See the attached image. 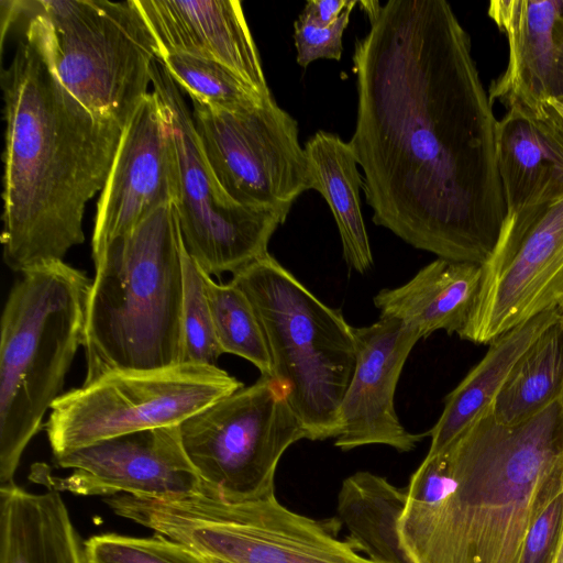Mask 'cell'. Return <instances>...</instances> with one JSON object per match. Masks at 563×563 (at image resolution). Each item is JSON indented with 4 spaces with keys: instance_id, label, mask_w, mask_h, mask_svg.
Wrapping results in <instances>:
<instances>
[{
    "instance_id": "6da1fadb",
    "label": "cell",
    "mask_w": 563,
    "mask_h": 563,
    "mask_svg": "<svg viewBox=\"0 0 563 563\" xmlns=\"http://www.w3.org/2000/svg\"><path fill=\"white\" fill-rule=\"evenodd\" d=\"M356 125L372 220L439 258L485 265L506 217L493 103L445 0L358 1Z\"/></svg>"
},
{
    "instance_id": "7a4b0ae2",
    "label": "cell",
    "mask_w": 563,
    "mask_h": 563,
    "mask_svg": "<svg viewBox=\"0 0 563 563\" xmlns=\"http://www.w3.org/2000/svg\"><path fill=\"white\" fill-rule=\"evenodd\" d=\"M397 522L409 563H519L526 534L563 490V395L532 417L482 413L411 474Z\"/></svg>"
},
{
    "instance_id": "3957f363",
    "label": "cell",
    "mask_w": 563,
    "mask_h": 563,
    "mask_svg": "<svg viewBox=\"0 0 563 563\" xmlns=\"http://www.w3.org/2000/svg\"><path fill=\"white\" fill-rule=\"evenodd\" d=\"M27 20L1 73L4 100L3 260L12 271L63 261L85 240L87 202L101 191L123 126L58 79L42 23Z\"/></svg>"
},
{
    "instance_id": "277c9868",
    "label": "cell",
    "mask_w": 563,
    "mask_h": 563,
    "mask_svg": "<svg viewBox=\"0 0 563 563\" xmlns=\"http://www.w3.org/2000/svg\"><path fill=\"white\" fill-rule=\"evenodd\" d=\"M183 251L175 205H166L93 260L84 384L183 363Z\"/></svg>"
},
{
    "instance_id": "5b68a950",
    "label": "cell",
    "mask_w": 563,
    "mask_h": 563,
    "mask_svg": "<svg viewBox=\"0 0 563 563\" xmlns=\"http://www.w3.org/2000/svg\"><path fill=\"white\" fill-rule=\"evenodd\" d=\"M0 333V486L14 483L21 456L62 395L84 345L92 279L64 261L21 273Z\"/></svg>"
},
{
    "instance_id": "8992f818",
    "label": "cell",
    "mask_w": 563,
    "mask_h": 563,
    "mask_svg": "<svg viewBox=\"0 0 563 563\" xmlns=\"http://www.w3.org/2000/svg\"><path fill=\"white\" fill-rule=\"evenodd\" d=\"M264 331L272 377L288 391L308 440L336 438L339 407L356 365L354 328L269 253L233 274Z\"/></svg>"
},
{
    "instance_id": "52a82bcc",
    "label": "cell",
    "mask_w": 563,
    "mask_h": 563,
    "mask_svg": "<svg viewBox=\"0 0 563 563\" xmlns=\"http://www.w3.org/2000/svg\"><path fill=\"white\" fill-rule=\"evenodd\" d=\"M0 7L2 44L19 20L37 19L65 88L92 113L125 128L150 92L158 57L136 0H1Z\"/></svg>"
},
{
    "instance_id": "ba28073f",
    "label": "cell",
    "mask_w": 563,
    "mask_h": 563,
    "mask_svg": "<svg viewBox=\"0 0 563 563\" xmlns=\"http://www.w3.org/2000/svg\"><path fill=\"white\" fill-rule=\"evenodd\" d=\"M120 517L183 543L220 563H376L336 520H316L283 506L271 494L229 503L203 494L158 499L118 495L106 499Z\"/></svg>"
},
{
    "instance_id": "9c48e42d",
    "label": "cell",
    "mask_w": 563,
    "mask_h": 563,
    "mask_svg": "<svg viewBox=\"0 0 563 563\" xmlns=\"http://www.w3.org/2000/svg\"><path fill=\"white\" fill-rule=\"evenodd\" d=\"M184 450L203 495L229 503L275 494L277 465L308 433L287 388L272 376L213 402L179 424Z\"/></svg>"
},
{
    "instance_id": "30bf717a",
    "label": "cell",
    "mask_w": 563,
    "mask_h": 563,
    "mask_svg": "<svg viewBox=\"0 0 563 563\" xmlns=\"http://www.w3.org/2000/svg\"><path fill=\"white\" fill-rule=\"evenodd\" d=\"M242 387L217 365L117 371L62 394L44 427L58 455L131 432L179 426Z\"/></svg>"
},
{
    "instance_id": "8fae6325",
    "label": "cell",
    "mask_w": 563,
    "mask_h": 563,
    "mask_svg": "<svg viewBox=\"0 0 563 563\" xmlns=\"http://www.w3.org/2000/svg\"><path fill=\"white\" fill-rule=\"evenodd\" d=\"M153 92L173 135L179 172L175 205L187 253L209 276L236 273L268 254V243L286 219L272 211L243 207L222 189L201 151L179 86L156 58Z\"/></svg>"
},
{
    "instance_id": "7c38bea8",
    "label": "cell",
    "mask_w": 563,
    "mask_h": 563,
    "mask_svg": "<svg viewBox=\"0 0 563 563\" xmlns=\"http://www.w3.org/2000/svg\"><path fill=\"white\" fill-rule=\"evenodd\" d=\"M190 100L201 151L227 195L287 219L296 199L312 187L297 121L273 97L234 111Z\"/></svg>"
},
{
    "instance_id": "4fadbf2b",
    "label": "cell",
    "mask_w": 563,
    "mask_h": 563,
    "mask_svg": "<svg viewBox=\"0 0 563 563\" xmlns=\"http://www.w3.org/2000/svg\"><path fill=\"white\" fill-rule=\"evenodd\" d=\"M482 268L477 300L457 334L462 340L489 344L558 307L563 298V198L499 239Z\"/></svg>"
},
{
    "instance_id": "5bb4252c",
    "label": "cell",
    "mask_w": 563,
    "mask_h": 563,
    "mask_svg": "<svg viewBox=\"0 0 563 563\" xmlns=\"http://www.w3.org/2000/svg\"><path fill=\"white\" fill-rule=\"evenodd\" d=\"M53 456L56 466L73 473L56 477L46 465L36 464L32 477L57 492L81 496L123 493L158 499L203 494L201 478L184 450L179 426L131 432Z\"/></svg>"
},
{
    "instance_id": "9a60e30c",
    "label": "cell",
    "mask_w": 563,
    "mask_h": 563,
    "mask_svg": "<svg viewBox=\"0 0 563 563\" xmlns=\"http://www.w3.org/2000/svg\"><path fill=\"white\" fill-rule=\"evenodd\" d=\"M179 172L173 135L150 91L123 133L100 192L91 240L92 260L114 239L166 205H176Z\"/></svg>"
},
{
    "instance_id": "2e32d148",
    "label": "cell",
    "mask_w": 563,
    "mask_h": 563,
    "mask_svg": "<svg viewBox=\"0 0 563 563\" xmlns=\"http://www.w3.org/2000/svg\"><path fill=\"white\" fill-rule=\"evenodd\" d=\"M356 365L338 413L334 445L350 451L380 444L410 452L427 433L409 432L395 409V391L405 363L421 340L404 323L379 318L354 328Z\"/></svg>"
},
{
    "instance_id": "e0dca14e",
    "label": "cell",
    "mask_w": 563,
    "mask_h": 563,
    "mask_svg": "<svg viewBox=\"0 0 563 563\" xmlns=\"http://www.w3.org/2000/svg\"><path fill=\"white\" fill-rule=\"evenodd\" d=\"M158 57L186 54L220 63L271 98L258 49L238 0H136Z\"/></svg>"
},
{
    "instance_id": "ac0fdd59",
    "label": "cell",
    "mask_w": 563,
    "mask_h": 563,
    "mask_svg": "<svg viewBox=\"0 0 563 563\" xmlns=\"http://www.w3.org/2000/svg\"><path fill=\"white\" fill-rule=\"evenodd\" d=\"M496 159L506 205L503 236L563 198V120L550 107L543 114L508 109L496 124Z\"/></svg>"
},
{
    "instance_id": "d6986e66",
    "label": "cell",
    "mask_w": 563,
    "mask_h": 563,
    "mask_svg": "<svg viewBox=\"0 0 563 563\" xmlns=\"http://www.w3.org/2000/svg\"><path fill=\"white\" fill-rule=\"evenodd\" d=\"M488 15L505 33L509 47L506 70L489 89L490 102L543 114L563 41V0H494Z\"/></svg>"
},
{
    "instance_id": "ffe728a7",
    "label": "cell",
    "mask_w": 563,
    "mask_h": 563,
    "mask_svg": "<svg viewBox=\"0 0 563 563\" xmlns=\"http://www.w3.org/2000/svg\"><path fill=\"white\" fill-rule=\"evenodd\" d=\"M482 277L478 264L438 257L401 286L382 289L373 300L379 318L399 321L421 339L441 330L459 334L473 311Z\"/></svg>"
},
{
    "instance_id": "44dd1931",
    "label": "cell",
    "mask_w": 563,
    "mask_h": 563,
    "mask_svg": "<svg viewBox=\"0 0 563 563\" xmlns=\"http://www.w3.org/2000/svg\"><path fill=\"white\" fill-rule=\"evenodd\" d=\"M0 563H87L59 492L0 486Z\"/></svg>"
},
{
    "instance_id": "7402d4cb",
    "label": "cell",
    "mask_w": 563,
    "mask_h": 563,
    "mask_svg": "<svg viewBox=\"0 0 563 563\" xmlns=\"http://www.w3.org/2000/svg\"><path fill=\"white\" fill-rule=\"evenodd\" d=\"M559 320V309L553 307L489 343L484 357L446 395L443 411L428 432L431 441L427 454L446 448L474 420L489 410L517 362Z\"/></svg>"
},
{
    "instance_id": "603a6c76",
    "label": "cell",
    "mask_w": 563,
    "mask_h": 563,
    "mask_svg": "<svg viewBox=\"0 0 563 563\" xmlns=\"http://www.w3.org/2000/svg\"><path fill=\"white\" fill-rule=\"evenodd\" d=\"M312 187L325 199L338 227L343 257L356 272L373 266V254L361 210L363 185L357 162L349 142L318 131L306 143Z\"/></svg>"
},
{
    "instance_id": "cb8c5ba5",
    "label": "cell",
    "mask_w": 563,
    "mask_h": 563,
    "mask_svg": "<svg viewBox=\"0 0 563 563\" xmlns=\"http://www.w3.org/2000/svg\"><path fill=\"white\" fill-rule=\"evenodd\" d=\"M405 490L371 472L346 477L338 494V520L360 552L376 563H409L401 551L397 522Z\"/></svg>"
},
{
    "instance_id": "d4e9b609",
    "label": "cell",
    "mask_w": 563,
    "mask_h": 563,
    "mask_svg": "<svg viewBox=\"0 0 563 563\" xmlns=\"http://www.w3.org/2000/svg\"><path fill=\"white\" fill-rule=\"evenodd\" d=\"M563 395V328L545 330L512 368L489 412L501 424L521 422Z\"/></svg>"
},
{
    "instance_id": "484cf974",
    "label": "cell",
    "mask_w": 563,
    "mask_h": 563,
    "mask_svg": "<svg viewBox=\"0 0 563 563\" xmlns=\"http://www.w3.org/2000/svg\"><path fill=\"white\" fill-rule=\"evenodd\" d=\"M214 330L222 353L251 362L263 376H272V360L258 317L247 296L231 282L216 283L205 273Z\"/></svg>"
},
{
    "instance_id": "4316f807",
    "label": "cell",
    "mask_w": 563,
    "mask_h": 563,
    "mask_svg": "<svg viewBox=\"0 0 563 563\" xmlns=\"http://www.w3.org/2000/svg\"><path fill=\"white\" fill-rule=\"evenodd\" d=\"M158 59L189 98L212 108L234 111L268 99L220 63L186 54H169Z\"/></svg>"
},
{
    "instance_id": "83f0119b",
    "label": "cell",
    "mask_w": 563,
    "mask_h": 563,
    "mask_svg": "<svg viewBox=\"0 0 563 563\" xmlns=\"http://www.w3.org/2000/svg\"><path fill=\"white\" fill-rule=\"evenodd\" d=\"M183 276V363L216 365L223 353L214 330L205 273L187 253L185 245Z\"/></svg>"
},
{
    "instance_id": "f1b7e54d",
    "label": "cell",
    "mask_w": 563,
    "mask_h": 563,
    "mask_svg": "<svg viewBox=\"0 0 563 563\" xmlns=\"http://www.w3.org/2000/svg\"><path fill=\"white\" fill-rule=\"evenodd\" d=\"M84 543L87 563H210L190 548L164 536L136 538L103 533Z\"/></svg>"
},
{
    "instance_id": "f546056e",
    "label": "cell",
    "mask_w": 563,
    "mask_h": 563,
    "mask_svg": "<svg viewBox=\"0 0 563 563\" xmlns=\"http://www.w3.org/2000/svg\"><path fill=\"white\" fill-rule=\"evenodd\" d=\"M357 1H353L339 19L329 26H321L305 11L294 23V41L297 63L306 68L319 58L340 60L342 56V36L350 14Z\"/></svg>"
},
{
    "instance_id": "4dcf8cb0",
    "label": "cell",
    "mask_w": 563,
    "mask_h": 563,
    "mask_svg": "<svg viewBox=\"0 0 563 563\" xmlns=\"http://www.w3.org/2000/svg\"><path fill=\"white\" fill-rule=\"evenodd\" d=\"M563 536V490L529 528L519 563H555Z\"/></svg>"
},
{
    "instance_id": "1f68e13d",
    "label": "cell",
    "mask_w": 563,
    "mask_h": 563,
    "mask_svg": "<svg viewBox=\"0 0 563 563\" xmlns=\"http://www.w3.org/2000/svg\"><path fill=\"white\" fill-rule=\"evenodd\" d=\"M349 0H309L302 11L321 26L333 24L342 12L351 5Z\"/></svg>"
},
{
    "instance_id": "d6a6232c",
    "label": "cell",
    "mask_w": 563,
    "mask_h": 563,
    "mask_svg": "<svg viewBox=\"0 0 563 563\" xmlns=\"http://www.w3.org/2000/svg\"><path fill=\"white\" fill-rule=\"evenodd\" d=\"M547 104L563 120V41L558 47L548 88Z\"/></svg>"
},
{
    "instance_id": "836d02e7",
    "label": "cell",
    "mask_w": 563,
    "mask_h": 563,
    "mask_svg": "<svg viewBox=\"0 0 563 563\" xmlns=\"http://www.w3.org/2000/svg\"><path fill=\"white\" fill-rule=\"evenodd\" d=\"M555 563H563V536H562V540H561V544H560V549H559V553H558Z\"/></svg>"
},
{
    "instance_id": "e575fe53",
    "label": "cell",
    "mask_w": 563,
    "mask_h": 563,
    "mask_svg": "<svg viewBox=\"0 0 563 563\" xmlns=\"http://www.w3.org/2000/svg\"><path fill=\"white\" fill-rule=\"evenodd\" d=\"M558 309H559V313H560V324L561 327L563 328V298L560 300L559 305H558Z\"/></svg>"
},
{
    "instance_id": "d590c367",
    "label": "cell",
    "mask_w": 563,
    "mask_h": 563,
    "mask_svg": "<svg viewBox=\"0 0 563 563\" xmlns=\"http://www.w3.org/2000/svg\"><path fill=\"white\" fill-rule=\"evenodd\" d=\"M210 563H220V562H216V561H212V560H209L207 559Z\"/></svg>"
}]
</instances>
